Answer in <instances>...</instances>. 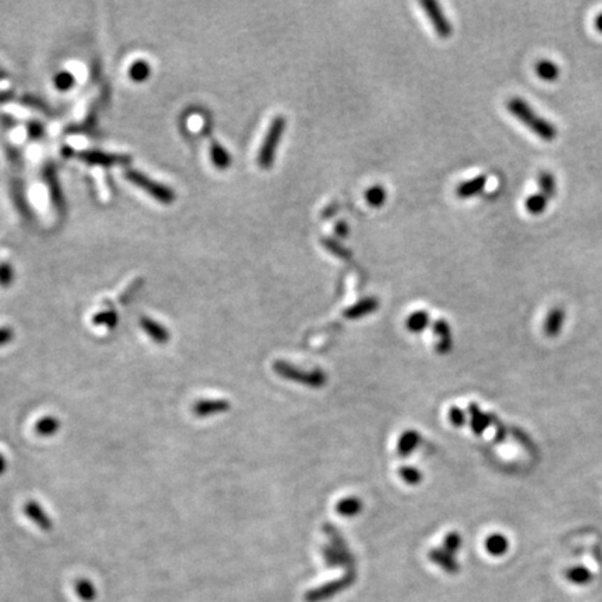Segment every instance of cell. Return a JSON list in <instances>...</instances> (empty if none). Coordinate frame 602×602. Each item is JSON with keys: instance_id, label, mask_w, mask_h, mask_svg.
<instances>
[{"instance_id": "1", "label": "cell", "mask_w": 602, "mask_h": 602, "mask_svg": "<svg viewBox=\"0 0 602 602\" xmlns=\"http://www.w3.org/2000/svg\"><path fill=\"white\" fill-rule=\"evenodd\" d=\"M506 108L519 122L531 130L538 138L552 143L558 137V129L547 119L540 116L529 103L520 96H513L506 102Z\"/></svg>"}, {"instance_id": "2", "label": "cell", "mask_w": 602, "mask_h": 602, "mask_svg": "<svg viewBox=\"0 0 602 602\" xmlns=\"http://www.w3.org/2000/svg\"><path fill=\"white\" fill-rule=\"evenodd\" d=\"M285 129H286V119L283 116H276L272 120L266 131V136L262 141L261 150L258 152V165L261 169L268 171L272 168L276 157V150L280 144Z\"/></svg>"}, {"instance_id": "3", "label": "cell", "mask_w": 602, "mask_h": 602, "mask_svg": "<svg viewBox=\"0 0 602 602\" xmlns=\"http://www.w3.org/2000/svg\"><path fill=\"white\" fill-rule=\"evenodd\" d=\"M124 176H126V179L130 183H133L137 187L143 189L151 197H154L155 200H158L159 202H162V203H172L175 201V193L169 187H166V186H164V185L152 180L151 178L145 176L144 173H141L138 171L127 169L124 172Z\"/></svg>"}, {"instance_id": "4", "label": "cell", "mask_w": 602, "mask_h": 602, "mask_svg": "<svg viewBox=\"0 0 602 602\" xmlns=\"http://www.w3.org/2000/svg\"><path fill=\"white\" fill-rule=\"evenodd\" d=\"M420 4L424 8L427 17L429 18V21H431L435 32L438 34V36L442 38V39L450 38V35L453 32V28H452L450 21L445 15L442 7L439 6V3H436L433 0H422Z\"/></svg>"}, {"instance_id": "5", "label": "cell", "mask_w": 602, "mask_h": 602, "mask_svg": "<svg viewBox=\"0 0 602 602\" xmlns=\"http://www.w3.org/2000/svg\"><path fill=\"white\" fill-rule=\"evenodd\" d=\"M78 158L87 164L101 165V166H112L117 164H129L131 159L129 155H117V154H106L99 151H84L78 154Z\"/></svg>"}, {"instance_id": "6", "label": "cell", "mask_w": 602, "mask_h": 602, "mask_svg": "<svg viewBox=\"0 0 602 602\" xmlns=\"http://www.w3.org/2000/svg\"><path fill=\"white\" fill-rule=\"evenodd\" d=\"M24 515L41 530L50 531L53 529V522L43 508L36 501H27L24 505Z\"/></svg>"}, {"instance_id": "7", "label": "cell", "mask_w": 602, "mask_h": 602, "mask_svg": "<svg viewBox=\"0 0 602 602\" xmlns=\"http://www.w3.org/2000/svg\"><path fill=\"white\" fill-rule=\"evenodd\" d=\"M140 327L148 335V338L152 339L158 345H165L171 341L169 329L165 328L158 321L150 318V317H141L140 318Z\"/></svg>"}, {"instance_id": "8", "label": "cell", "mask_w": 602, "mask_h": 602, "mask_svg": "<svg viewBox=\"0 0 602 602\" xmlns=\"http://www.w3.org/2000/svg\"><path fill=\"white\" fill-rule=\"evenodd\" d=\"M566 320V311L562 307H554L545 317L544 321V334L548 338H557L564 329Z\"/></svg>"}, {"instance_id": "9", "label": "cell", "mask_w": 602, "mask_h": 602, "mask_svg": "<svg viewBox=\"0 0 602 602\" xmlns=\"http://www.w3.org/2000/svg\"><path fill=\"white\" fill-rule=\"evenodd\" d=\"M488 183V178L485 175H480L475 176L471 180L463 182L456 187V196L459 199H471L474 196H478L480 193L484 192L485 186Z\"/></svg>"}, {"instance_id": "10", "label": "cell", "mask_w": 602, "mask_h": 602, "mask_svg": "<svg viewBox=\"0 0 602 602\" xmlns=\"http://www.w3.org/2000/svg\"><path fill=\"white\" fill-rule=\"evenodd\" d=\"M229 408V403L227 401H222V399H201L197 401V403L193 406V413L197 417H209L213 414H219L223 413Z\"/></svg>"}, {"instance_id": "11", "label": "cell", "mask_w": 602, "mask_h": 602, "mask_svg": "<svg viewBox=\"0 0 602 602\" xmlns=\"http://www.w3.org/2000/svg\"><path fill=\"white\" fill-rule=\"evenodd\" d=\"M209 152H210V159H212L213 165L217 169L224 171V169H227L231 165V157H230V154L219 143H216V141L212 140L210 145H209Z\"/></svg>"}, {"instance_id": "12", "label": "cell", "mask_w": 602, "mask_h": 602, "mask_svg": "<svg viewBox=\"0 0 602 602\" xmlns=\"http://www.w3.org/2000/svg\"><path fill=\"white\" fill-rule=\"evenodd\" d=\"M536 73H537V76H538L543 81L554 83V81H557V80H558V77H559V74H561V70H559V66H558V64H555V63H554V62H551V60L544 59V60H540V62L536 64Z\"/></svg>"}, {"instance_id": "13", "label": "cell", "mask_w": 602, "mask_h": 602, "mask_svg": "<svg viewBox=\"0 0 602 602\" xmlns=\"http://www.w3.org/2000/svg\"><path fill=\"white\" fill-rule=\"evenodd\" d=\"M59 429H60V420L53 415H45L39 418L35 424V432L39 436H45V438L53 436Z\"/></svg>"}, {"instance_id": "14", "label": "cell", "mask_w": 602, "mask_h": 602, "mask_svg": "<svg viewBox=\"0 0 602 602\" xmlns=\"http://www.w3.org/2000/svg\"><path fill=\"white\" fill-rule=\"evenodd\" d=\"M566 579L576 586H587L593 582V573L586 566H573L566 571Z\"/></svg>"}, {"instance_id": "15", "label": "cell", "mask_w": 602, "mask_h": 602, "mask_svg": "<svg viewBox=\"0 0 602 602\" xmlns=\"http://www.w3.org/2000/svg\"><path fill=\"white\" fill-rule=\"evenodd\" d=\"M538 186H540V193H543L544 196H547L550 200L555 197L557 194V180L555 176L548 172L544 171L538 175Z\"/></svg>"}, {"instance_id": "16", "label": "cell", "mask_w": 602, "mask_h": 602, "mask_svg": "<svg viewBox=\"0 0 602 602\" xmlns=\"http://www.w3.org/2000/svg\"><path fill=\"white\" fill-rule=\"evenodd\" d=\"M321 244H322V247L327 250V251H329L332 255H335V257H338V258H341V259H350L352 258V251L350 250H347L345 245H342L338 240H335V238H331V237H324L322 240H321Z\"/></svg>"}, {"instance_id": "17", "label": "cell", "mask_w": 602, "mask_h": 602, "mask_svg": "<svg viewBox=\"0 0 602 602\" xmlns=\"http://www.w3.org/2000/svg\"><path fill=\"white\" fill-rule=\"evenodd\" d=\"M550 201L551 200H550L547 196H544L543 193L533 194V196H530V197L526 200V209H527V212H529L530 215H536V216H538V215H541V213H544V212H545V209L548 208Z\"/></svg>"}, {"instance_id": "18", "label": "cell", "mask_w": 602, "mask_h": 602, "mask_svg": "<svg viewBox=\"0 0 602 602\" xmlns=\"http://www.w3.org/2000/svg\"><path fill=\"white\" fill-rule=\"evenodd\" d=\"M92 322L96 327H105L108 329H115L117 327L119 317H117V313L110 308V310L101 311V313L95 314L92 318Z\"/></svg>"}, {"instance_id": "19", "label": "cell", "mask_w": 602, "mask_h": 602, "mask_svg": "<svg viewBox=\"0 0 602 602\" xmlns=\"http://www.w3.org/2000/svg\"><path fill=\"white\" fill-rule=\"evenodd\" d=\"M487 551L491 554V555H494V557H501V555H503L506 551H508V548H509V543H508V540L503 537V536H501V534H494V536H491L488 540H487Z\"/></svg>"}, {"instance_id": "20", "label": "cell", "mask_w": 602, "mask_h": 602, "mask_svg": "<svg viewBox=\"0 0 602 602\" xmlns=\"http://www.w3.org/2000/svg\"><path fill=\"white\" fill-rule=\"evenodd\" d=\"M74 590L77 593V596L85 602H91L95 600L96 597V589L95 586L87 580V579H80L76 582L74 585Z\"/></svg>"}, {"instance_id": "21", "label": "cell", "mask_w": 602, "mask_h": 602, "mask_svg": "<svg viewBox=\"0 0 602 602\" xmlns=\"http://www.w3.org/2000/svg\"><path fill=\"white\" fill-rule=\"evenodd\" d=\"M364 197H366V201H367V203H368L370 206H373V208H380V206H382V205L385 203V201H387V192H385V189H384L381 185H375V186L370 187V189L366 192Z\"/></svg>"}, {"instance_id": "22", "label": "cell", "mask_w": 602, "mask_h": 602, "mask_svg": "<svg viewBox=\"0 0 602 602\" xmlns=\"http://www.w3.org/2000/svg\"><path fill=\"white\" fill-rule=\"evenodd\" d=\"M150 71H151V70H150V64H148L147 62H144V60H137L136 63H133V64H131L129 74H130L131 80H134V81H137V83H141V81H144V80H147V78H148Z\"/></svg>"}, {"instance_id": "23", "label": "cell", "mask_w": 602, "mask_h": 602, "mask_svg": "<svg viewBox=\"0 0 602 602\" xmlns=\"http://www.w3.org/2000/svg\"><path fill=\"white\" fill-rule=\"evenodd\" d=\"M377 306H378V303H377L374 299L363 300L361 303H359L357 306H354V307L347 313V315H349V317H360V315H363V314L371 313L373 310H375V308H377Z\"/></svg>"}, {"instance_id": "24", "label": "cell", "mask_w": 602, "mask_h": 602, "mask_svg": "<svg viewBox=\"0 0 602 602\" xmlns=\"http://www.w3.org/2000/svg\"><path fill=\"white\" fill-rule=\"evenodd\" d=\"M427 322H428V315H427V313L425 311H418V313H415V314H413L410 318H408V328L410 329H413V331H420V329H422L425 325H427Z\"/></svg>"}, {"instance_id": "25", "label": "cell", "mask_w": 602, "mask_h": 602, "mask_svg": "<svg viewBox=\"0 0 602 602\" xmlns=\"http://www.w3.org/2000/svg\"><path fill=\"white\" fill-rule=\"evenodd\" d=\"M74 84V77L73 74L67 73V71H62L55 77V85L60 89V91H67L73 87Z\"/></svg>"}, {"instance_id": "26", "label": "cell", "mask_w": 602, "mask_h": 602, "mask_svg": "<svg viewBox=\"0 0 602 602\" xmlns=\"http://www.w3.org/2000/svg\"><path fill=\"white\" fill-rule=\"evenodd\" d=\"M13 268L7 262H0V286L7 287L13 283Z\"/></svg>"}, {"instance_id": "27", "label": "cell", "mask_w": 602, "mask_h": 602, "mask_svg": "<svg viewBox=\"0 0 602 602\" xmlns=\"http://www.w3.org/2000/svg\"><path fill=\"white\" fill-rule=\"evenodd\" d=\"M14 339V329L10 327H0V347L8 345Z\"/></svg>"}, {"instance_id": "28", "label": "cell", "mask_w": 602, "mask_h": 602, "mask_svg": "<svg viewBox=\"0 0 602 602\" xmlns=\"http://www.w3.org/2000/svg\"><path fill=\"white\" fill-rule=\"evenodd\" d=\"M335 233L339 236V237H342V238H345V237H347L349 236V226H347V223H345V222H338L336 224H335Z\"/></svg>"}, {"instance_id": "29", "label": "cell", "mask_w": 602, "mask_h": 602, "mask_svg": "<svg viewBox=\"0 0 602 602\" xmlns=\"http://www.w3.org/2000/svg\"><path fill=\"white\" fill-rule=\"evenodd\" d=\"M137 289H138V286L133 283V285L127 289V292H124V293L122 294V297H120V303H127V301L130 300V297L137 292Z\"/></svg>"}, {"instance_id": "30", "label": "cell", "mask_w": 602, "mask_h": 602, "mask_svg": "<svg viewBox=\"0 0 602 602\" xmlns=\"http://www.w3.org/2000/svg\"><path fill=\"white\" fill-rule=\"evenodd\" d=\"M29 133H31V137H34V138H38V137H41V134H42V127L39 126V124H31L29 126Z\"/></svg>"}, {"instance_id": "31", "label": "cell", "mask_w": 602, "mask_h": 602, "mask_svg": "<svg viewBox=\"0 0 602 602\" xmlns=\"http://www.w3.org/2000/svg\"><path fill=\"white\" fill-rule=\"evenodd\" d=\"M7 470V460L3 453H0V475H3Z\"/></svg>"}, {"instance_id": "32", "label": "cell", "mask_w": 602, "mask_h": 602, "mask_svg": "<svg viewBox=\"0 0 602 602\" xmlns=\"http://www.w3.org/2000/svg\"><path fill=\"white\" fill-rule=\"evenodd\" d=\"M596 28L602 34V13L596 17Z\"/></svg>"}, {"instance_id": "33", "label": "cell", "mask_w": 602, "mask_h": 602, "mask_svg": "<svg viewBox=\"0 0 602 602\" xmlns=\"http://www.w3.org/2000/svg\"><path fill=\"white\" fill-rule=\"evenodd\" d=\"M0 77H1V78H3V77H7V73H6L1 67H0Z\"/></svg>"}]
</instances>
